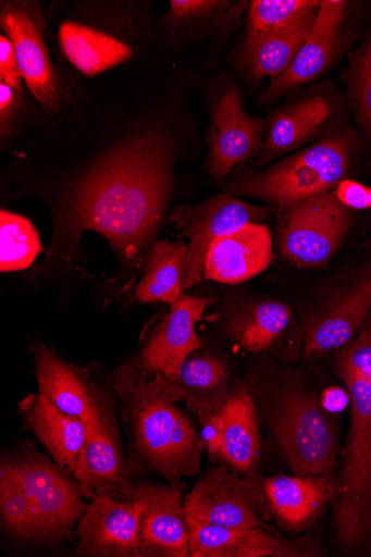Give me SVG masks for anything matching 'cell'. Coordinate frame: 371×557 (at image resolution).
Returning <instances> with one entry per match:
<instances>
[{"label":"cell","instance_id":"obj_7","mask_svg":"<svg viewBox=\"0 0 371 557\" xmlns=\"http://www.w3.org/2000/svg\"><path fill=\"white\" fill-rule=\"evenodd\" d=\"M351 210L335 190L293 202L279 211L276 243L280 255L298 269L326 267L353 226Z\"/></svg>","mask_w":371,"mask_h":557},{"label":"cell","instance_id":"obj_16","mask_svg":"<svg viewBox=\"0 0 371 557\" xmlns=\"http://www.w3.org/2000/svg\"><path fill=\"white\" fill-rule=\"evenodd\" d=\"M264 125L267 122L244 111L239 89L236 86L227 87L211 117L207 161L209 174L222 181L236 166L259 154Z\"/></svg>","mask_w":371,"mask_h":557},{"label":"cell","instance_id":"obj_3","mask_svg":"<svg viewBox=\"0 0 371 557\" xmlns=\"http://www.w3.org/2000/svg\"><path fill=\"white\" fill-rule=\"evenodd\" d=\"M138 3L85 2L71 5L57 26L63 59L79 74L96 77L139 58L149 42V14Z\"/></svg>","mask_w":371,"mask_h":557},{"label":"cell","instance_id":"obj_37","mask_svg":"<svg viewBox=\"0 0 371 557\" xmlns=\"http://www.w3.org/2000/svg\"><path fill=\"white\" fill-rule=\"evenodd\" d=\"M0 82L25 96L24 78L13 45L4 34L0 36Z\"/></svg>","mask_w":371,"mask_h":557},{"label":"cell","instance_id":"obj_36","mask_svg":"<svg viewBox=\"0 0 371 557\" xmlns=\"http://www.w3.org/2000/svg\"><path fill=\"white\" fill-rule=\"evenodd\" d=\"M25 96L0 82V136L2 140L11 139L25 116Z\"/></svg>","mask_w":371,"mask_h":557},{"label":"cell","instance_id":"obj_28","mask_svg":"<svg viewBox=\"0 0 371 557\" xmlns=\"http://www.w3.org/2000/svg\"><path fill=\"white\" fill-rule=\"evenodd\" d=\"M187 244L161 240L147 255L146 272L136 288L141 302L163 301L171 307L183 294Z\"/></svg>","mask_w":371,"mask_h":557},{"label":"cell","instance_id":"obj_40","mask_svg":"<svg viewBox=\"0 0 371 557\" xmlns=\"http://www.w3.org/2000/svg\"><path fill=\"white\" fill-rule=\"evenodd\" d=\"M369 202H370V210H371V187H369Z\"/></svg>","mask_w":371,"mask_h":557},{"label":"cell","instance_id":"obj_20","mask_svg":"<svg viewBox=\"0 0 371 557\" xmlns=\"http://www.w3.org/2000/svg\"><path fill=\"white\" fill-rule=\"evenodd\" d=\"M33 354L39 393L61 411L86 421L103 391L45 344H35Z\"/></svg>","mask_w":371,"mask_h":557},{"label":"cell","instance_id":"obj_39","mask_svg":"<svg viewBox=\"0 0 371 557\" xmlns=\"http://www.w3.org/2000/svg\"><path fill=\"white\" fill-rule=\"evenodd\" d=\"M364 327H367L368 330L371 331V313L368 317V320H367V322L364 324Z\"/></svg>","mask_w":371,"mask_h":557},{"label":"cell","instance_id":"obj_25","mask_svg":"<svg viewBox=\"0 0 371 557\" xmlns=\"http://www.w3.org/2000/svg\"><path fill=\"white\" fill-rule=\"evenodd\" d=\"M222 458L237 472L249 473L260 459L255 401L245 387L230 393L222 407Z\"/></svg>","mask_w":371,"mask_h":557},{"label":"cell","instance_id":"obj_5","mask_svg":"<svg viewBox=\"0 0 371 557\" xmlns=\"http://www.w3.org/2000/svg\"><path fill=\"white\" fill-rule=\"evenodd\" d=\"M351 401L333 522L345 553L371 548V382L345 379Z\"/></svg>","mask_w":371,"mask_h":557},{"label":"cell","instance_id":"obj_26","mask_svg":"<svg viewBox=\"0 0 371 557\" xmlns=\"http://www.w3.org/2000/svg\"><path fill=\"white\" fill-rule=\"evenodd\" d=\"M190 556L268 557L280 556L284 543L262 529H233L208 524L187 517Z\"/></svg>","mask_w":371,"mask_h":557},{"label":"cell","instance_id":"obj_15","mask_svg":"<svg viewBox=\"0 0 371 557\" xmlns=\"http://www.w3.org/2000/svg\"><path fill=\"white\" fill-rule=\"evenodd\" d=\"M371 313V265L307 323L304 339L306 363L342 349L364 326Z\"/></svg>","mask_w":371,"mask_h":557},{"label":"cell","instance_id":"obj_19","mask_svg":"<svg viewBox=\"0 0 371 557\" xmlns=\"http://www.w3.org/2000/svg\"><path fill=\"white\" fill-rule=\"evenodd\" d=\"M274 243L268 225L251 223L218 238L210 246L203 280L240 284L267 271L273 262Z\"/></svg>","mask_w":371,"mask_h":557},{"label":"cell","instance_id":"obj_14","mask_svg":"<svg viewBox=\"0 0 371 557\" xmlns=\"http://www.w3.org/2000/svg\"><path fill=\"white\" fill-rule=\"evenodd\" d=\"M128 498L140 505L139 556L187 557L190 555L186 505L176 485H134Z\"/></svg>","mask_w":371,"mask_h":557},{"label":"cell","instance_id":"obj_35","mask_svg":"<svg viewBox=\"0 0 371 557\" xmlns=\"http://www.w3.org/2000/svg\"><path fill=\"white\" fill-rule=\"evenodd\" d=\"M336 372L342 380L371 382V331L367 327L337 352Z\"/></svg>","mask_w":371,"mask_h":557},{"label":"cell","instance_id":"obj_8","mask_svg":"<svg viewBox=\"0 0 371 557\" xmlns=\"http://www.w3.org/2000/svg\"><path fill=\"white\" fill-rule=\"evenodd\" d=\"M0 7V26L13 45L27 88L45 113L62 115L71 106V95L51 61L41 5L28 0H9Z\"/></svg>","mask_w":371,"mask_h":557},{"label":"cell","instance_id":"obj_18","mask_svg":"<svg viewBox=\"0 0 371 557\" xmlns=\"http://www.w3.org/2000/svg\"><path fill=\"white\" fill-rule=\"evenodd\" d=\"M210 302L209 298L183 293L144 346L139 359L145 368L166 377L175 375L201 347L196 325L203 320Z\"/></svg>","mask_w":371,"mask_h":557},{"label":"cell","instance_id":"obj_33","mask_svg":"<svg viewBox=\"0 0 371 557\" xmlns=\"http://www.w3.org/2000/svg\"><path fill=\"white\" fill-rule=\"evenodd\" d=\"M312 0H253L248 4L243 49L280 30L306 10Z\"/></svg>","mask_w":371,"mask_h":557},{"label":"cell","instance_id":"obj_31","mask_svg":"<svg viewBox=\"0 0 371 557\" xmlns=\"http://www.w3.org/2000/svg\"><path fill=\"white\" fill-rule=\"evenodd\" d=\"M0 270L3 273L27 270L42 250L33 223L18 214L2 210L0 215Z\"/></svg>","mask_w":371,"mask_h":557},{"label":"cell","instance_id":"obj_29","mask_svg":"<svg viewBox=\"0 0 371 557\" xmlns=\"http://www.w3.org/2000/svg\"><path fill=\"white\" fill-rule=\"evenodd\" d=\"M293 319L289 304L261 300L242 309L228 323V335L243 349L258 352L271 347Z\"/></svg>","mask_w":371,"mask_h":557},{"label":"cell","instance_id":"obj_13","mask_svg":"<svg viewBox=\"0 0 371 557\" xmlns=\"http://www.w3.org/2000/svg\"><path fill=\"white\" fill-rule=\"evenodd\" d=\"M186 516L198 521L233 529L261 525V496L255 483L226 467L202 476L185 500Z\"/></svg>","mask_w":371,"mask_h":557},{"label":"cell","instance_id":"obj_12","mask_svg":"<svg viewBox=\"0 0 371 557\" xmlns=\"http://www.w3.org/2000/svg\"><path fill=\"white\" fill-rule=\"evenodd\" d=\"M348 3L324 0L313 27L290 66L271 81L258 101L270 106L289 90L323 75L336 61L346 41Z\"/></svg>","mask_w":371,"mask_h":557},{"label":"cell","instance_id":"obj_23","mask_svg":"<svg viewBox=\"0 0 371 557\" xmlns=\"http://www.w3.org/2000/svg\"><path fill=\"white\" fill-rule=\"evenodd\" d=\"M321 5L322 2L312 0L310 7L288 25L255 46L242 49V60L250 81L258 83L264 77L273 81L290 66L309 36Z\"/></svg>","mask_w":371,"mask_h":557},{"label":"cell","instance_id":"obj_10","mask_svg":"<svg viewBox=\"0 0 371 557\" xmlns=\"http://www.w3.org/2000/svg\"><path fill=\"white\" fill-rule=\"evenodd\" d=\"M269 215V210L252 206L230 193L215 195L199 206L175 210L172 220L188 239L184 289L203 281L207 252L218 238L244 225L261 223Z\"/></svg>","mask_w":371,"mask_h":557},{"label":"cell","instance_id":"obj_34","mask_svg":"<svg viewBox=\"0 0 371 557\" xmlns=\"http://www.w3.org/2000/svg\"><path fill=\"white\" fill-rule=\"evenodd\" d=\"M232 4L220 0H173L166 15V32L176 36L203 27L205 22L220 18Z\"/></svg>","mask_w":371,"mask_h":557},{"label":"cell","instance_id":"obj_32","mask_svg":"<svg viewBox=\"0 0 371 557\" xmlns=\"http://www.w3.org/2000/svg\"><path fill=\"white\" fill-rule=\"evenodd\" d=\"M0 515L9 533L22 540H37L30 502L14 461L10 460H3L0 468Z\"/></svg>","mask_w":371,"mask_h":557},{"label":"cell","instance_id":"obj_2","mask_svg":"<svg viewBox=\"0 0 371 557\" xmlns=\"http://www.w3.org/2000/svg\"><path fill=\"white\" fill-rule=\"evenodd\" d=\"M114 389L127 413L143 463L172 485L199 473L205 443L176 403L184 391L134 358L115 372Z\"/></svg>","mask_w":371,"mask_h":557},{"label":"cell","instance_id":"obj_4","mask_svg":"<svg viewBox=\"0 0 371 557\" xmlns=\"http://www.w3.org/2000/svg\"><path fill=\"white\" fill-rule=\"evenodd\" d=\"M361 137L349 127L342 128L267 171L232 182L226 190L270 202L279 211L295 201L335 190L347 180L361 150Z\"/></svg>","mask_w":371,"mask_h":557},{"label":"cell","instance_id":"obj_22","mask_svg":"<svg viewBox=\"0 0 371 557\" xmlns=\"http://www.w3.org/2000/svg\"><path fill=\"white\" fill-rule=\"evenodd\" d=\"M20 409L26 426L55 463L75 473L87 435L86 422L61 411L40 393L23 399Z\"/></svg>","mask_w":371,"mask_h":557},{"label":"cell","instance_id":"obj_38","mask_svg":"<svg viewBox=\"0 0 371 557\" xmlns=\"http://www.w3.org/2000/svg\"><path fill=\"white\" fill-rule=\"evenodd\" d=\"M342 205L351 211L370 209L369 187L353 180H344L335 189Z\"/></svg>","mask_w":371,"mask_h":557},{"label":"cell","instance_id":"obj_1","mask_svg":"<svg viewBox=\"0 0 371 557\" xmlns=\"http://www.w3.org/2000/svg\"><path fill=\"white\" fill-rule=\"evenodd\" d=\"M177 143L163 125L134 128L66 186L48 257L70 261L84 232L102 235L124 265L143 262L174 188Z\"/></svg>","mask_w":371,"mask_h":557},{"label":"cell","instance_id":"obj_30","mask_svg":"<svg viewBox=\"0 0 371 557\" xmlns=\"http://www.w3.org/2000/svg\"><path fill=\"white\" fill-rule=\"evenodd\" d=\"M342 79L355 123L361 135L371 139V29L349 53Z\"/></svg>","mask_w":371,"mask_h":557},{"label":"cell","instance_id":"obj_21","mask_svg":"<svg viewBox=\"0 0 371 557\" xmlns=\"http://www.w3.org/2000/svg\"><path fill=\"white\" fill-rule=\"evenodd\" d=\"M342 113L335 101L325 95H313L280 112L272 122L260 151V163L310 141L338 126Z\"/></svg>","mask_w":371,"mask_h":557},{"label":"cell","instance_id":"obj_27","mask_svg":"<svg viewBox=\"0 0 371 557\" xmlns=\"http://www.w3.org/2000/svg\"><path fill=\"white\" fill-rule=\"evenodd\" d=\"M168 379L184 391L190 409L198 417L220 409L231 393L230 369L213 354L190 357L175 375Z\"/></svg>","mask_w":371,"mask_h":557},{"label":"cell","instance_id":"obj_9","mask_svg":"<svg viewBox=\"0 0 371 557\" xmlns=\"http://www.w3.org/2000/svg\"><path fill=\"white\" fill-rule=\"evenodd\" d=\"M14 465L32 505L37 540L73 539L74 527L88 509L81 485L39 455H28Z\"/></svg>","mask_w":371,"mask_h":557},{"label":"cell","instance_id":"obj_17","mask_svg":"<svg viewBox=\"0 0 371 557\" xmlns=\"http://www.w3.org/2000/svg\"><path fill=\"white\" fill-rule=\"evenodd\" d=\"M140 505L119 502L110 494L92 498L78 525L81 556L139 557Z\"/></svg>","mask_w":371,"mask_h":557},{"label":"cell","instance_id":"obj_41","mask_svg":"<svg viewBox=\"0 0 371 557\" xmlns=\"http://www.w3.org/2000/svg\"><path fill=\"white\" fill-rule=\"evenodd\" d=\"M367 245L371 247V239L367 243Z\"/></svg>","mask_w":371,"mask_h":557},{"label":"cell","instance_id":"obj_11","mask_svg":"<svg viewBox=\"0 0 371 557\" xmlns=\"http://www.w3.org/2000/svg\"><path fill=\"white\" fill-rule=\"evenodd\" d=\"M87 435L82 448L75 478L86 497L112 490L129 495L134 484L125 463L113 399L103 393L88 419Z\"/></svg>","mask_w":371,"mask_h":557},{"label":"cell","instance_id":"obj_24","mask_svg":"<svg viewBox=\"0 0 371 557\" xmlns=\"http://www.w3.org/2000/svg\"><path fill=\"white\" fill-rule=\"evenodd\" d=\"M264 491L276 516L290 528L311 522L334 500L337 483L333 476H274Z\"/></svg>","mask_w":371,"mask_h":557},{"label":"cell","instance_id":"obj_6","mask_svg":"<svg viewBox=\"0 0 371 557\" xmlns=\"http://www.w3.org/2000/svg\"><path fill=\"white\" fill-rule=\"evenodd\" d=\"M271 423L290 470L298 476H333L339 431L336 419L313 394L300 388L281 393Z\"/></svg>","mask_w":371,"mask_h":557}]
</instances>
